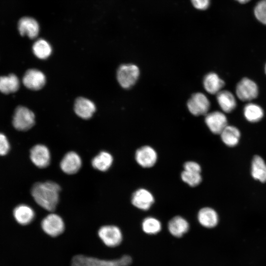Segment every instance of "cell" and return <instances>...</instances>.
<instances>
[{
	"label": "cell",
	"mask_w": 266,
	"mask_h": 266,
	"mask_svg": "<svg viewBox=\"0 0 266 266\" xmlns=\"http://www.w3.org/2000/svg\"><path fill=\"white\" fill-rule=\"evenodd\" d=\"M61 188L51 181L37 182L32 188L31 194L35 201L48 211L55 210L59 200Z\"/></svg>",
	"instance_id": "1"
},
{
	"label": "cell",
	"mask_w": 266,
	"mask_h": 266,
	"mask_svg": "<svg viewBox=\"0 0 266 266\" xmlns=\"http://www.w3.org/2000/svg\"><path fill=\"white\" fill-rule=\"evenodd\" d=\"M132 262V259L128 255H124L118 259L107 260L77 255L72 258L71 266H129Z\"/></svg>",
	"instance_id": "2"
},
{
	"label": "cell",
	"mask_w": 266,
	"mask_h": 266,
	"mask_svg": "<svg viewBox=\"0 0 266 266\" xmlns=\"http://www.w3.org/2000/svg\"><path fill=\"white\" fill-rule=\"evenodd\" d=\"M140 74L138 67L134 64H123L117 69V79L124 89L132 87L137 81Z\"/></svg>",
	"instance_id": "3"
},
{
	"label": "cell",
	"mask_w": 266,
	"mask_h": 266,
	"mask_svg": "<svg viewBox=\"0 0 266 266\" xmlns=\"http://www.w3.org/2000/svg\"><path fill=\"white\" fill-rule=\"evenodd\" d=\"M35 116L29 108L24 106H19L14 110L12 124L18 131H26L30 129L34 124Z\"/></svg>",
	"instance_id": "4"
},
{
	"label": "cell",
	"mask_w": 266,
	"mask_h": 266,
	"mask_svg": "<svg viewBox=\"0 0 266 266\" xmlns=\"http://www.w3.org/2000/svg\"><path fill=\"white\" fill-rule=\"evenodd\" d=\"M187 105L190 112L195 116L206 115L210 107L208 98L200 92L193 94L188 100Z\"/></svg>",
	"instance_id": "5"
},
{
	"label": "cell",
	"mask_w": 266,
	"mask_h": 266,
	"mask_svg": "<svg viewBox=\"0 0 266 266\" xmlns=\"http://www.w3.org/2000/svg\"><path fill=\"white\" fill-rule=\"evenodd\" d=\"M235 93L237 98L243 101H251L256 99L259 93L256 83L248 78H243L237 84Z\"/></svg>",
	"instance_id": "6"
},
{
	"label": "cell",
	"mask_w": 266,
	"mask_h": 266,
	"mask_svg": "<svg viewBox=\"0 0 266 266\" xmlns=\"http://www.w3.org/2000/svg\"><path fill=\"white\" fill-rule=\"evenodd\" d=\"M41 226L43 231L48 235L56 237L63 233L65 223L61 216L55 213H50L42 220Z\"/></svg>",
	"instance_id": "7"
},
{
	"label": "cell",
	"mask_w": 266,
	"mask_h": 266,
	"mask_svg": "<svg viewBox=\"0 0 266 266\" xmlns=\"http://www.w3.org/2000/svg\"><path fill=\"white\" fill-rule=\"evenodd\" d=\"M98 235L105 245L110 247L119 245L122 241V232L114 225L101 227L98 231Z\"/></svg>",
	"instance_id": "8"
},
{
	"label": "cell",
	"mask_w": 266,
	"mask_h": 266,
	"mask_svg": "<svg viewBox=\"0 0 266 266\" xmlns=\"http://www.w3.org/2000/svg\"><path fill=\"white\" fill-rule=\"evenodd\" d=\"M22 82L24 85L29 89L37 91L41 89L45 84L46 77L41 71L31 68L24 74Z\"/></svg>",
	"instance_id": "9"
},
{
	"label": "cell",
	"mask_w": 266,
	"mask_h": 266,
	"mask_svg": "<svg viewBox=\"0 0 266 266\" xmlns=\"http://www.w3.org/2000/svg\"><path fill=\"white\" fill-rule=\"evenodd\" d=\"M204 121L209 130L214 134H220L228 125L226 116L218 111L208 112L205 115Z\"/></svg>",
	"instance_id": "10"
},
{
	"label": "cell",
	"mask_w": 266,
	"mask_h": 266,
	"mask_svg": "<svg viewBox=\"0 0 266 266\" xmlns=\"http://www.w3.org/2000/svg\"><path fill=\"white\" fill-rule=\"evenodd\" d=\"M158 156L155 150L149 145L143 146L135 153L136 163L141 167L150 168L155 165L157 161Z\"/></svg>",
	"instance_id": "11"
},
{
	"label": "cell",
	"mask_w": 266,
	"mask_h": 266,
	"mask_svg": "<svg viewBox=\"0 0 266 266\" xmlns=\"http://www.w3.org/2000/svg\"><path fill=\"white\" fill-rule=\"evenodd\" d=\"M30 159L37 167L43 168L50 164L51 155L47 147L43 144H36L30 150Z\"/></svg>",
	"instance_id": "12"
},
{
	"label": "cell",
	"mask_w": 266,
	"mask_h": 266,
	"mask_svg": "<svg viewBox=\"0 0 266 266\" xmlns=\"http://www.w3.org/2000/svg\"><path fill=\"white\" fill-rule=\"evenodd\" d=\"M152 194L144 188L136 190L132 195L131 201L133 205L142 210H148L154 202Z\"/></svg>",
	"instance_id": "13"
},
{
	"label": "cell",
	"mask_w": 266,
	"mask_h": 266,
	"mask_svg": "<svg viewBox=\"0 0 266 266\" xmlns=\"http://www.w3.org/2000/svg\"><path fill=\"white\" fill-rule=\"evenodd\" d=\"M62 170L67 174L77 173L82 166V160L79 155L73 151L68 152L65 154L60 162Z\"/></svg>",
	"instance_id": "14"
},
{
	"label": "cell",
	"mask_w": 266,
	"mask_h": 266,
	"mask_svg": "<svg viewBox=\"0 0 266 266\" xmlns=\"http://www.w3.org/2000/svg\"><path fill=\"white\" fill-rule=\"evenodd\" d=\"M18 29L21 35H26L33 39L37 36L39 31V26L34 19L30 17H24L18 22Z\"/></svg>",
	"instance_id": "15"
},
{
	"label": "cell",
	"mask_w": 266,
	"mask_h": 266,
	"mask_svg": "<svg viewBox=\"0 0 266 266\" xmlns=\"http://www.w3.org/2000/svg\"><path fill=\"white\" fill-rule=\"evenodd\" d=\"M74 109L76 115L79 117L88 119L93 116L96 108L94 103L91 100L79 97L75 101Z\"/></svg>",
	"instance_id": "16"
},
{
	"label": "cell",
	"mask_w": 266,
	"mask_h": 266,
	"mask_svg": "<svg viewBox=\"0 0 266 266\" xmlns=\"http://www.w3.org/2000/svg\"><path fill=\"white\" fill-rule=\"evenodd\" d=\"M199 223L206 228H212L218 224L219 218L217 212L213 209L205 207L201 208L197 215Z\"/></svg>",
	"instance_id": "17"
},
{
	"label": "cell",
	"mask_w": 266,
	"mask_h": 266,
	"mask_svg": "<svg viewBox=\"0 0 266 266\" xmlns=\"http://www.w3.org/2000/svg\"><path fill=\"white\" fill-rule=\"evenodd\" d=\"M203 85L205 91L209 94L216 95L225 85V82L217 74L209 72L203 78Z\"/></svg>",
	"instance_id": "18"
},
{
	"label": "cell",
	"mask_w": 266,
	"mask_h": 266,
	"mask_svg": "<svg viewBox=\"0 0 266 266\" xmlns=\"http://www.w3.org/2000/svg\"><path fill=\"white\" fill-rule=\"evenodd\" d=\"M14 219L19 224L27 225L33 220L35 213L33 208L27 204L17 205L13 210Z\"/></svg>",
	"instance_id": "19"
},
{
	"label": "cell",
	"mask_w": 266,
	"mask_h": 266,
	"mask_svg": "<svg viewBox=\"0 0 266 266\" xmlns=\"http://www.w3.org/2000/svg\"><path fill=\"white\" fill-rule=\"evenodd\" d=\"M168 230L173 236L180 237L187 233L189 229V224L183 217L176 216L168 223Z\"/></svg>",
	"instance_id": "20"
},
{
	"label": "cell",
	"mask_w": 266,
	"mask_h": 266,
	"mask_svg": "<svg viewBox=\"0 0 266 266\" xmlns=\"http://www.w3.org/2000/svg\"><path fill=\"white\" fill-rule=\"evenodd\" d=\"M216 99L220 108L225 113L231 112L236 106L234 95L228 90L220 91L216 94Z\"/></svg>",
	"instance_id": "21"
},
{
	"label": "cell",
	"mask_w": 266,
	"mask_h": 266,
	"mask_svg": "<svg viewBox=\"0 0 266 266\" xmlns=\"http://www.w3.org/2000/svg\"><path fill=\"white\" fill-rule=\"evenodd\" d=\"M20 87V81L14 74L0 76V92L4 94L13 93Z\"/></svg>",
	"instance_id": "22"
},
{
	"label": "cell",
	"mask_w": 266,
	"mask_h": 266,
	"mask_svg": "<svg viewBox=\"0 0 266 266\" xmlns=\"http://www.w3.org/2000/svg\"><path fill=\"white\" fill-rule=\"evenodd\" d=\"M113 161V157L109 153L101 151L94 157L91 163L94 168L101 171H105L110 167Z\"/></svg>",
	"instance_id": "23"
},
{
	"label": "cell",
	"mask_w": 266,
	"mask_h": 266,
	"mask_svg": "<svg viewBox=\"0 0 266 266\" xmlns=\"http://www.w3.org/2000/svg\"><path fill=\"white\" fill-rule=\"evenodd\" d=\"M222 141L227 146L233 147L239 141L240 133L234 126L227 125L220 134Z\"/></svg>",
	"instance_id": "24"
},
{
	"label": "cell",
	"mask_w": 266,
	"mask_h": 266,
	"mask_svg": "<svg viewBox=\"0 0 266 266\" xmlns=\"http://www.w3.org/2000/svg\"><path fill=\"white\" fill-rule=\"evenodd\" d=\"M251 175L256 180L262 182L266 181V165L259 156H255L252 160Z\"/></svg>",
	"instance_id": "25"
},
{
	"label": "cell",
	"mask_w": 266,
	"mask_h": 266,
	"mask_svg": "<svg viewBox=\"0 0 266 266\" xmlns=\"http://www.w3.org/2000/svg\"><path fill=\"white\" fill-rule=\"evenodd\" d=\"M243 113L246 119L252 123L259 122L264 116L262 108L260 105L253 103H249L244 106Z\"/></svg>",
	"instance_id": "26"
},
{
	"label": "cell",
	"mask_w": 266,
	"mask_h": 266,
	"mask_svg": "<svg viewBox=\"0 0 266 266\" xmlns=\"http://www.w3.org/2000/svg\"><path fill=\"white\" fill-rule=\"evenodd\" d=\"M32 49L34 55L40 59L48 58L52 51L50 44L43 39H39L35 41Z\"/></svg>",
	"instance_id": "27"
},
{
	"label": "cell",
	"mask_w": 266,
	"mask_h": 266,
	"mask_svg": "<svg viewBox=\"0 0 266 266\" xmlns=\"http://www.w3.org/2000/svg\"><path fill=\"white\" fill-rule=\"evenodd\" d=\"M141 227L143 231L150 235L159 233L162 229L160 221L153 217H147L142 221Z\"/></svg>",
	"instance_id": "28"
},
{
	"label": "cell",
	"mask_w": 266,
	"mask_h": 266,
	"mask_svg": "<svg viewBox=\"0 0 266 266\" xmlns=\"http://www.w3.org/2000/svg\"><path fill=\"white\" fill-rule=\"evenodd\" d=\"M182 180L191 187L199 185L202 181L200 173L183 170L181 173Z\"/></svg>",
	"instance_id": "29"
},
{
	"label": "cell",
	"mask_w": 266,
	"mask_h": 266,
	"mask_svg": "<svg viewBox=\"0 0 266 266\" xmlns=\"http://www.w3.org/2000/svg\"><path fill=\"white\" fill-rule=\"evenodd\" d=\"M254 13L259 21L266 25V0H262L257 4Z\"/></svg>",
	"instance_id": "30"
},
{
	"label": "cell",
	"mask_w": 266,
	"mask_h": 266,
	"mask_svg": "<svg viewBox=\"0 0 266 266\" xmlns=\"http://www.w3.org/2000/svg\"><path fill=\"white\" fill-rule=\"evenodd\" d=\"M10 144L9 141L3 133H0V156H5L9 151Z\"/></svg>",
	"instance_id": "31"
},
{
	"label": "cell",
	"mask_w": 266,
	"mask_h": 266,
	"mask_svg": "<svg viewBox=\"0 0 266 266\" xmlns=\"http://www.w3.org/2000/svg\"><path fill=\"white\" fill-rule=\"evenodd\" d=\"M184 170L190 172L200 173V166L197 162L194 161H188L184 163Z\"/></svg>",
	"instance_id": "32"
},
{
	"label": "cell",
	"mask_w": 266,
	"mask_h": 266,
	"mask_svg": "<svg viewBox=\"0 0 266 266\" xmlns=\"http://www.w3.org/2000/svg\"><path fill=\"white\" fill-rule=\"evenodd\" d=\"M194 7L199 10L207 9L210 5V0H190Z\"/></svg>",
	"instance_id": "33"
},
{
	"label": "cell",
	"mask_w": 266,
	"mask_h": 266,
	"mask_svg": "<svg viewBox=\"0 0 266 266\" xmlns=\"http://www.w3.org/2000/svg\"><path fill=\"white\" fill-rule=\"evenodd\" d=\"M237 0V1H238L240 3H245L247 2L248 1H249L250 0Z\"/></svg>",
	"instance_id": "34"
},
{
	"label": "cell",
	"mask_w": 266,
	"mask_h": 266,
	"mask_svg": "<svg viewBox=\"0 0 266 266\" xmlns=\"http://www.w3.org/2000/svg\"><path fill=\"white\" fill-rule=\"evenodd\" d=\"M265 72H266V66H265Z\"/></svg>",
	"instance_id": "35"
}]
</instances>
